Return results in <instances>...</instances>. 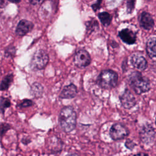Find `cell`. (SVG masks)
Wrapping results in <instances>:
<instances>
[{
    "mask_svg": "<svg viewBox=\"0 0 156 156\" xmlns=\"http://www.w3.org/2000/svg\"><path fill=\"white\" fill-rule=\"evenodd\" d=\"M77 115L74 108L71 106L63 107L58 115L59 124L62 130L68 133L75 129Z\"/></svg>",
    "mask_w": 156,
    "mask_h": 156,
    "instance_id": "obj_1",
    "label": "cell"
},
{
    "mask_svg": "<svg viewBox=\"0 0 156 156\" xmlns=\"http://www.w3.org/2000/svg\"><path fill=\"white\" fill-rule=\"evenodd\" d=\"M129 81L133 90L138 94L147 92L150 90L149 80L138 71H134L130 74Z\"/></svg>",
    "mask_w": 156,
    "mask_h": 156,
    "instance_id": "obj_2",
    "label": "cell"
},
{
    "mask_svg": "<svg viewBox=\"0 0 156 156\" xmlns=\"http://www.w3.org/2000/svg\"><path fill=\"white\" fill-rule=\"evenodd\" d=\"M118 76L117 73L112 69L102 71L98 78V83L102 88L110 89L116 86Z\"/></svg>",
    "mask_w": 156,
    "mask_h": 156,
    "instance_id": "obj_3",
    "label": "cell"
},
{
    "mask_svg": "<svg viewBox=\"0 0 156 156\" xmlns=\"http://www.w3.org/2000/svg\"><path fill=\"white\" fill-rule=\"evenodd\" d=\"M49 62V57L46 52L43 50L37 51L32 56L30 66L33 70L43 69Z\"/></svg>",
    "mask_w": 156,
    "mask_h": 156,
    "instance_id": "obj_4",
    "label": "cell"
},
{
    "mask_svg": "<svg viewBox=\"0 0 156 156\" xmlns=\"http://www.w3.org/2000/svg\"><path fill=\"white\" fill-rule=\"evenodd\" d=\"M129 134L128 129L120 123L114 124L110 129V136L113 140H119L127 137Z\"/></svg>",
    "mask_w": 156,
    "mask_h": 156,
    "instance_id": "obj_5",
    "label": "cell"
},
{
    "mask_svg": "<svg viewBox=\"0 0 156 156\" xmlns=\"http://www.w3.org/2000/svg\"><path fill=\"white\" fill-rule=\"evenodd\" d=\"M155 130L152 125L147 124L141 129L140 136L141 141L146 144H152L155 140Z\"/></svg>",
    "mask_w": 156,
    "mask_h": 156,
    "instance_id": "obj_6",
    "label": "cell"
},
{
    "mask_svg": "<svg viewBox=\"0 0 156 156\" xmlns=\"http://www.w3.org/2000/svg\"><path fill=\"white\" fill-rule=\"evenodd\" d=\"M74 63L79 68L87 66L91 63V57L89 53L85 49L79 50L74 55Z\"/></svg>",
    "mask_w": 156,
    "mask_h": 156,
    "instance_id": "obj_7",
    "label": "cell"
},
{
    "mask_svg": "<svg viewBox=\"0 0 156 156\" xmlns=\"http://www.w3.org/2000/svg\"><path fill=\"white\" fill-rule=\"evenodd\" d=\"M120 101L122 106L127 109L133 107L136 103L135 96L128 89H126L124 92L120 96Z\"/></svg>",
    "mask_w": 156,
    "mask_h": 156,
    "instance_id": "obj_8",
    "label": "cell"
},
{
    "mask_svg": "<svg viewBox=\"0 0 156 156\" xmlns=\"http://www.w3.org/2000/svg\"><path fill=\"white\" fill-rule=\"evenodd\" d=\"M33 27L34 24L32 22L26 20H22L18 23L17 25L16 29V34L20 36L24 35L29 31H30Z\"/></svg>",
    "mask_w": 156,
    "mask_h": 156,
    "instance_id": "obj_9",
    "label": "cell"
},
{
    "mask_svg": "<svg viewBox=\"0 0 156 156\" xmlns=\"http://www.w3.org/2000/svg\"><path fill=\"white\" fill-rule=\"evenodd\" d=\"M140 24L141 27L143 29L151 30L154 27V21L150 13L143 12L140 16Z\"/></svg>",
    "mask_w": 156,
    "mask_h": 156,
    "instance_id": "obj_10",
    "label": "cell"
},
{
    "mask_svg": "<svg viewBox=\"0 0 156 156\" xmlns=\"http://www.w3.org/2000/svg\"><path fill=\"white\" fill-rule=\"evenodd\" d=\"M119 37L126 43L132 44L136 41L135 34L129 29H124L119 32Z\"/></svg>",
    "mask_w": 156,
    "mask_h": 156,
    "instance_id": "obj_11",
    "label": "cell"
},
{
    "mask_svg": "<svg viewBox=\"0 0 156 156\" xmlns=\"http://www.w3.org/2000/svg\"><path fill=\"white\" fill-rule=\"evenodd\" d=\"M130 61L133 66L140 71L144 70L147 66V60L144 57L138 54H133Z\"/></svg>",
    "mask_w": 156,
    "mask_h": 156,
    "instance_id": "obj_12",
    "label": "cell"
},
{
    "mask_svg": "<svg viewBox=\"0 0 156 156\" xmlns=\"http://www.w3.org/2000/svg\"><path fill=\"white\" fill-rule=\"evenodd\" d=\"M77 90L76 87L74 84L71 83L63 88L59 97L62 99H71L74 98L77 95Z\"/></svg>",
    "mask_w": 156,
    "mask_h": 156,
    "instance_id": "obj_13",
    "label": "cell"
},
{
    "mask_svg": "<svg viewBox=\"0 0 156 156\" xmlns=\"http://www.w3.org/2000/svg\"><path fill=\"white\" fill-rule=\"evenodd\" d=\"M155 38L154 37L149 38L146 43V52L151 58L155 57Z\"/></svg>",
    "mask_w": 156,
    "mask_h": 156,
    "instance_id": "obj_14",
    "label": "cell"
},
{
    "mask_svg": "<svg viewBox=\"0 0 156 156\" xmlns=\"http://www.w3.org/2000/svg\"><path fill=\"white\" fill-rule=\"evenodd\" d=\"M43 93V88L41 85L38 82L34 83L30 87V93L31 94L38 98H40Z\"/></svg>",
    "mask_w": 156,
    "mask_h": 156,
    "instance_id": "obj_15",
    "label": "cell"
},
{
    "mask_svg": "<svg viewBox=\"0 0 156 156\" xmlns=\"http://www.w3.org/2000/svg\"><path fill=\"white\" fill-rule=\"evenodd\" d=\"M98 17H99L101 23L104 26H108L111 23L112 16L108 13H107L106 12L99 13L98 15Z\"/></svg>",
    "mask_w": 156,
    "mask_h": 156,
    "instance_id": "obj_16",
    "label": "cell"
},
{
    "mask_svg": "<svg viewBox=\"0 0 156 156\" xmlns=\"http://www.w3.org/2000/svg\"><path fill=\"white\" fill-rule=\"evenodd\" d=\"M12 80H13V75L11 74L4 77V78L2 79V80L0 83V90H5L8 89Z\"/></svg>",
    "mask_w": 156,
    "mask_h": 156,
    "instance_id": "obj_17",
    "label": "cell"
},
{
    "mask_svg": "<svg viewBox=\"0 0 156 156\" xmlns=\"http://www.w3.org/2000/svg\"><path fill=\"white\" fill-rule=\"evenodd\" d=\"M87 30L88 32H91L96 29H98L99 25L98 23L95 19H92L90 21H88L86 23Z\"/></svg>",
    "mask_w": 156,
    "mask_h": 156,
    "instance_id": "obj_18",
    "label": "cell"
},
{
    "mask_svg": "<svg viewBox=\"0 0 156 156\" xmlns=\"http://www.w3.org/2000/svg\"><path fill=\"white\" fill-rule=\"evenodd\" d=\"M10 105V101L8 98L1 97L0 98V109L2 113L5 111V108Z\"/></svg>",
    "mask_w": 156,
    "mask_h": 156,
    "instance_id": "obj_19",
    "label": "cell"
},
{
    "mask_svg": "<svg viewBox=\"0 0 156 156\" xmlns=\"http://www.w3.org/2000/svg\"><path fill=\"white\" fill-rule=\"evenodd\" d=\"M10 129V126L5 123H1L0 124V136L2 135Z\"/></svg>",
    "mask_w": 156,
    "mask_h": 156,
    "instance_id": "obj_20",
    "label": "cell"
},
{
    "mask_svg": "<svg viewBox=\"0 0 156 156\" xmlns=\"http://www.w3.org/2000/svg\"><path fill=\"white\" fill-rule=\"evenodd\" d=\"M32 104L33 102L32 101L29 99H24L21 102H20V104H18V106L20 107H27L32 105Z\"/></svg>",
    "mask_w": 156,
    "mask_h": 156,
    "instance_id": "obj_21",
    "label": "cell"
},
{
    "mask_svg": "<svg viewBox=\"0 0 156 156\" xmlns=\"http://www.w3.org/2000/svg\"><path fill=\"white\" fill-rule=\"evenodd\" d=\"M135 1H127V11L128 13H130L135 6Z\"/></svg>",
    "mask_w": 156,
    "mask_h": 156,
    "instance_id": "obj_22",
    "label": "cell"
},
{
    "mask_svg": "<svg viewBox=\"0 0 156 156\" xmlns=\"http://www.w3.org/2000/svg\"><path fill=\"white\" fill-rule=\"evenodd\" d=\"M135 143H134L132 141L130 140H127L125 143V146L127 148L129 149H132L135 146Z\"/></svg>",
    "mask_w": 156,
    "mask_h": 156,
    "instance_id": "obj_23",
    "label": "cell"
},
{
    "mask_svg": "<svg viewBox=\"0 0 156 156\" xmlns=\"http://www.w3.org/2000/svg\"><path fill=\"white\" fill-rule=\"evenodd\" d=\"M101 2H102L101 1H97L95 4H93L91 5V7H92V9L94 10V12H96L97 10H98V9H99Z\"/></svg>",
    "mask_w": 156,
    "mask_h": 156,
    "instance_id": "obj_24",
    "label": "cell"
},
{
    "mask_svg": "<svg viewBox=\"0 0 156 156\" xmlns=\"http://www.w3.org/2000/svg\"><path fill=\"white\" fill-rule=\"evenodd\" d=\"M43 2V1H30V3L34 4V5H36V4H40V3H42Z\"/></svg>",
    "mask_w": 156,
    "mask_h": 156,
    "instance_id": "obj_25",
    "label": "cell"
},
{
    "mask_svg": "<svg viewBox=\"0 0 156 156\" xmlns=\"http://www.w3.org/2000/svg\"><path fill=\"white\" fill-rule=\"evenodd\" d=\"M133 156H149L147 154H145V153H139V154H137Z\"/></svg>",
    "mask_w": 156,
    "mask_h": 156,
    "instance_id": "obj_26",
    "label": "cell"
},
{
    "mask_svg": "<svg viewBox=\"0 0 156 156\" xmlns=\"http://www.w3.org/2000/svg\"><path fill=\"white\" fill-rule=\"evenodd\" d=\"M66 156H79V155L76 154H69V155H68Z\"/></svg>",
    "mask_w": 156,
    "mask_h": 156,
    "instance_id": "obj_27",
    "label": "cell"
}]
</instances>
